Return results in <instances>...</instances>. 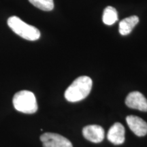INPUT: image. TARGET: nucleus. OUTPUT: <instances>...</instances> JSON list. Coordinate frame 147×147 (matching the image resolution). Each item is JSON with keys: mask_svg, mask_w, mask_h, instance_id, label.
<instances>
[{"mask_svg": "<svg viewBox=\"0 0 147 147\" xmlns=\"http://www.w3.org/2000/svg\"><path fill=\"white\" fill-rule=\"evenodd\" d=\"M93 82L91 78L82 76L77 78L65 92L66 100L69 102H80L85 99L91 92Z\"/></svg>", "mask_w": 147, "mask_h": 147, "instance_id": "obj_1", "label": "nucleus"}, {"mask_svg": "<svg viewBox=\"0 0 147 147\" xmlns=\"http://www.w3.org/2000/svg\"><path fill=\"white\" fill-rule=\"evenodd\" d=\"M8 25L16 34L29 41H35L40 37V32L36 27L29 25L16 16L8 19Z\"/></svg>", "mask_w": 147, "mask_h": 147, "instance_id": "obj_2", "label": "nucleus"}, {"mask_svg": "<svg viewBox=\"0 0 147 147\" xmlns=\"http://www.w3.org/2000/svg\"><path fill=\"white\" fill-rule=\"evenodd\" d=\"M12 102L17 111L25 114H34L38 108L35 95L25 90L17 92L14 95Z\"/></svg>", "mask_w": 147, "mask_h": 147, "instance_id": "obj_3", "label": "nucleus"}, {"mask_svg": "<svg viewBox=\"0 0 147 147\" xmlns=\"http://www.w3.org/2000/svg\"><path fill=\"white\" fill-rule=\"evenodd\" d=\"M44 147H73L70 141L59 134L45 133L40 136Z\"/></svg>", "mask_w": 147, "mask_h": 147, "instance_id": "obj_4", "label": "nucleus"}, {"mask_svg": "<svg viewBox=\"0 0 147 147\" xmlns=\"http://www.w3.org/2000/svg\"><path fill=\"white\" fill-rule=\"evenodd\" d=\"M125 104L132 109L147 112V100L139 91H133L129 93L125 99Z\"/></svg>", "mask_w": 147, "mask_h": 147, "instance_id": "obj_5", "label": "nucleus"}, {"mask_svg": "<svg viewBox=\"0 0 147 147\" xmlns=\"http://www.w3.org/2000/svg\"><path fill=\"white\" fill-rule=\"evenodd\" d=\"M82 134L86 139L93 143H100L104 139L105 132L102 127L97 125H89L82 129Z\"/></svg>", "mask_w": 147, "mask_h": 147, "instance_id": "obj_6", "label": "nucleus"}, {"mask_svg": "<svg viewBox=\"0 0 147 147\" xmlns=\"http://www.w3.org/2000/svg\"><path fill=\"white\" fill-rule=\"evenodd\" d=\"M129 127L137 136H144L147 134V123L137 116L129 115L126 118Z\"/></svg>", "mask_w": 147, "mask_h": 147, "instance_id": "obj_7", "label": "nucleus"}, {"mask_svg": "<svg viewBox=\"0 0 147 147\" xmlns=\"http://www.w3.org/2000/svg\"><path fill=\"white\" fill-rule=\"evenodd\" d=\"M125 127L120 123H116L109 129L107 138L110 142L115 145L123 144L125 142Z\"/></svg>", "mask_w": 147, "mask_h": 147, "instance_id": "obj_8", "label": "nucleus"}, {"mask_svg": "<svg viewBox=\"0 0 147 147\" xmlns=\"http://www.w3.org/2000/svg\"><path fill=\"white\" fill-rule=\"evenodd\" d=\"M138 23L139 18L136 15L124 18L119 23V33L122 36H127L129 34Z\"/></svg>", "mask_w": 147, "mask_h": 147, "instance_id": "obj_9", "label": "nucleus"}, {"mask_svg": "<svg viewBox=\"0 0 147 147\" xmlns=\"http://www.w3.org/2000/svg\"><path fill=\"white\" fill-rule=\"evenodd\" d=\"M102 20L104 24L107 25H113L118 20L117 11L114 7L108 6L104 9Z\"/></svg>", "mask_w": 147, "mask_h": 147, "instance_id": "obj_10", "label": "nucleus"}, {"mask_svg": "<svg viewBox=\"0 0 147 147\" xmlns=\"http://www.w3.org/2000/svg\"><path fill=\"white\" fill-rule=\"evenodd\" d=\"M35 7L44 11H51L54 8L53 0H29Z\"/></svg>", "mask_w": 147, "mask_h": 147, "instance_id": "obj_11", "label": "nucleus"}]
</instances>
